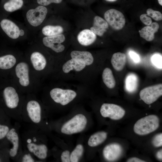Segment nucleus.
Wrapping results in <instances>:
<instances>
[{
  "instance_id": "f257e3e1",
  "label": "nucleus",
  "mask_w": 162,
  "mask_h": 162,
  "mask_svg": "<svg viewBox=\"0 0 162 162\" xmlns=\"http://www.w3.org/2000/svg\"><path fill=\"white\" fill-rule=\"evenodd\" d=\"M26 96L10 79L0 78V105L10 118L22 122L21 113Z\"/></svg>"
},
{
  "instance_id": "f03ea898",
  "label": "nucleus",
  "mask_w": 162,
  "mask_h": 162,
  "mask_svg": "<svg viewBox=\"0 0 162 162\" xmlns=\"http://www.w3.org/2000/svg\"><path fill=\"white\" fill-rule=\"evenodd\" d=\"M8 78L24 94H33L38 88V77L33 73L28 62L19 61Z\"/></svg>"
},
{
  "instance_id": "7ed1b4c3",
  "label": "nucleus",
  "mask_w": 162,
  "mask_h": 162,
  "mask_svg": "<svg viewBox=\"0 0 162 162\" xmlns=\"http://www.w3.org/2000/svg\"><path fill=\"white\" fill-rule=\"evenodd\" d=\"M44 114L43 107L40 101L33 94H27L21 113V119L30 128L42 130Z\"/></svg>"
},
{
  "instance_id": "20e7f679",
  "label": "nucleus",
  "mask_w": 162,
  "mask_h": 162,
  "mask_svg": "<svg viewBox=\"0 0 162 162\" xmlns=\"http://www.w3.org/2000/svg\"><path fill=\"white\" fill-rule=\"evenodd\" d=\"M21 138L23 149L30 152L39 162L47 158L48 149L43 142L41 131L30 128L22 133Z\"/></svg>"
},
{
  "instance_id": "39448f33",
  "label": "nucleus",
  "mask_w": 162,
  "mask_h": 162,
  "mask_svg": "<svg viewBox=\"0 0 162 162\" xmlns=\"http://www.w3.org/2000/svg\"><path fill=\"white\" fill-rule=\"evenodd\" d=\"M20 127L19 123H15L5 137L10 145L8 150L9 156L16 162L23 151L21 138L19 133Z\"/></svg>"
},
{
  "instance_id": "423d86ee",
  "label": "nucleus",
  "mask_w": 162,
  "mask_h": 162,
  "mask_svg": "<svg viewBox=\"0 0 162 162\" xmlns=\"http://www.w3.org/2000/svg\"><path fill=\"white\" fill-rule=\"evenodd\" d=\"M159 119L155 115L146 116L138 120L135 123L134 130L136 134L144 135L157 130L159 126Z\"/></svg>"
},
{
  "instance_id": "0eeeda50",
  "label": "nucleus",
  "mask_w": 162,
  "mask_h": 162,
  "mask_svg": "<svg viewBox=\"0 0 162 162\" xmlns=\"http://www.w3.org/2000/svg\"><path fill=\"white\" fill-rule=\"evenodd\" d=\"M87 123V118L85 116L77 114L62 126L61 131L68 135L80 132L85 128Z\"/></svg>"
},
{
  "instance_id": "6e6552de",
  "label": "nucleus",
  "mask_w": 162,
  "mask_h": 162,
  "mask_svg": "<svg viewBox=\"0 0 162 162\" xmlns=\"http://www.w3.org/2000/svg\"><path fill=\"white\" fill-rule=\"evenodd\" d=\"M49 94L50 97L55 102L63 106L69 103L76 96V93L73 90L58 88H52Z\"/></svg>"
},
{
  "instance_id": "1a4fd4ad",
  "label": "nucleus",
  "mask_w": 162,
  "mask_h": 162,
  "mask_svg": "<svg viewBox=\"0 0 162 162\" xmlns=\"http://www.w3.org/2000/svg\"><path fill=\"white\" fill-rule=\"evenodd\" d=\"M104 17L108 24L115 30H121L125 25V19L124 15L116 9H111L106 11Z\"/></svg>"
},
{
  "instance_id": "9d476101",
  "label": "nucleus",
  "mask_w": 162,
  "mask_h": 162,
  "mask_svg": "<svg viewBox=\"0 0 162 162\" xmlns=\"http://www.w3.org/2000/svg\"><path fill=\"white\" fill-rule=\"evenodd\" d=\"M162 95V84L146 87L142 90L140 93L141 99L148 104L154 103Z\"/></svg>"
},
{
  "instance_id": "9b49d317",
  "label": "nucleus",
  "mask_w": 162,
  "mask_h": 162,
  "mask_svg": "<svg viewBox=\"0 0 162 162\" xmlns=\"http://www.w3.org/2000/svg\"><path fill=\"white\" fill-rule=\"evenodd\" d=\"M18 62L16 57L11 54L0 56V78H8Z\"/></svg>"
},
{
  "instance_id": "f8f14e48",
  "label": "nucleus",
  "mask_w": 162,
  "mask_h": 162,
  "mask_svg": "<svg viewBox=\"0 0 162 162\" xmlns=\"http://www.w3.org/2000/svg\"><path fill=\"white\" fill-rule=\"evenodd\" d=\"M100 113L104 117H109L114 120H118L123 117L125 110L120 106L114 104L104 103L101 106Z\"/></svg>"
},
{
  "instance_id": "ddd939ff",
  "label": "nucleus",
  "mask_w": 162,
  "mask_h": 162,
  "mask_svg": "<svg viewBox=\"0 0 162 162\" xmlns=\"http://www.w3.org/2000/svg\"><path fill=\"white\" fill-rule=\"evenodd\" d=\"M47 13V8L44 6L40 5L34 9L29 10L26 13V17L30 24L36 27L43 22Z\"/></svg>"
},
{
  "instance_id": "4468645a",
  "label": "nucleus",
  "mask_w": 162,
  "mask_h": 162,
  "mask_svg": "<svg viewBox=\"0 0 162 162\" xmlns=\"http://www.w3.org/2000/svg\"><path fill=\"white\" fill-rule=\"evenodd\" d=\"M29 62H28L32 72L38 77L39 74L45 69L47 64L45 57L38 51L32 53L30 56Z\"/></svg>"
},
{
  "instance_id": "2eb2a0df",
  "label": "nucleus",
  "mask_w": 162,
  "mask_h": 162,
  "mask_svg": "<svg viewBox=\"0 0 162 162\" xmlns=\"http://www.w3.org/2000/svg\"><path fill=\"white\" fill-rule=\"evenodd\" d=\"M65 40L64 36L61 34L45 37L43 39L42 41L45 46L55 52L58 53L63 51L65 49L64 45L61 44Z\"/></svg>"
},
{
  "instance_id": "dca6fc26",
  "label": "nucleus",
  "mask_w": 162,
  "mask_h": 162,
  "mask_svg": "<svg viewBox=\"0 0 162 162\" xmlns=\"http://www.w3.org/2000/svg\"><path fill=\"white\" fill-rule=\"evenodd\" d=\"M122 152V146L117 143L107 145L104 148L103 155L104 158L109 161L117 160L121 155Z\"/></svg>"
},
{
  "instance_id": "f3484780",
  "label": "nucleus",
  "mask_w": 162,
  "mask_h": 162,
  "mask_svg": "<svg viewBox=\"0 0 162 162\" xmlns=\"http://www.w3.org/2000/svg\"><path fill=\"white\" fill-rule=\"evenodd\" d=\"M1 27L5 33L13 39L17 38L20 36V31L19 27L11 21L3 20L1 22Z\"/></svg>"
},
{
  "instance_id": "a211bd4d",
  "label": "nucleus",
  "mask_w": 162,
  "mask_h": 162,
  "mask_svg": "<svg viewBox=\"0 0 162 162\" xmlns=\"http://www.w3.org/2000/svg\"><path fill=\"white\" fill-rule=\"evenodd\" d=\"M108 27V24L105 20L100 16H96L94 18L93 26L90 30L95 34L101 36Z\"/></svg>"
},
{
  "instance_id": "6ab92c4d",
  "label": "nucleus",
  "mask_w": 162,
  "mask_h": 162,
  "mask_svg": "<svg viewBox=\"0 0 162 162\" xmlns=\"http://www.w3.org/2000/svg\"><path fill=\"white\" fill-rule=\"evenodd\" d=\"M159 28L158 24L156 22L152 23L149 26L143 28L139 31L141 37L147 41L152 40L154 37V33L157 32Z\"/></svg>"
},
{
  "instance_id": "aec40b11",
  "label": "nucleus",
  "mask_w": 162,
  "mask_h": 162,
  "mask_svg": "<svg viewBox=\"0 0 162 162\" xmlns=\"http://www.w3.org/2000/svg\"><path fill=\"white\" fill-rule=\"evenodd\" d=\"M77 39L81 45L87 46L91 44L95 41L96 35L90 30L85 29L79 33Z\"/></svg>"
},
{
  "instance_id": "412c9836",
  "label": "nucleus",
  "mask_w": 162,
  "mask_h": 162,
  "mask_svg": "<svg viewBox=\"0 0 162 162\" xmlns=\"http://www.w3.org/2000/svg\"><path fill=\"white\" fill-rule=\"evenodd\" d=\"M86 66V65L82 61L72 58L63 64L62 69L64 73H68L73 70L77 71H81Z\"/></svg>"
},
{
  "instance_id": "4be33fe9",
  "label": "nucleus",
  "mask_w": 162,
  "mask_h": 162,
  "mask_svg": "<svg viewBox=\"0 0 162 162\" xmlns=\"http://www.w3.org/2000/svg\"><path fill=\"white\" fill-rule=\"evenodd\" d=\"M70 56L72 58L82 61L86 65L91 64L94 61L92 55L88 51L74 50L71 52Z\"/></svg>"
},
{
  "instance_id": "5701e85b",
  "label": "nucleus",
  "mask_w": 162,
  "mask_h": 162,
  "mask_svg": "<svg viewBox=\"0 0 162 162\" xmlns=\"http://www.w3.org/2000/svg\"><path fill=\"white\" fill-rule=\"evenodd\" d=\"M126 61L125 54L120 52L114 53L111 59V62L113 67L118 71H121L123 69Z\"/></svg>"
},
{
  "instance_id": "b1692460",
  "label": "nucleus",
  "mask_w": 162,
  "mask_h": 162,
  "mask_svg": "<svg viewBox=\"0 0 162 162\" xmlns=\"http://www.w3.org/2000/svg\"><path fill=\"white\" fill-rule=\"evenodd\" d=\"M138 82V78L137 76L133 73L129 74L126 77L125 80L126 90L130 93L134 92L137 88Z\"/></svg>"
},
{
  "instance_id": "393cba45",
  "label": "nucleus",
  "mask_w": 162,
  "mask_h": 162,
  "mask_svg": "<svg viewBox=\"0 0 162 162\" xmlns=\"http://www.w3.org/2000/svg\"><path fill=\"white\" fill-rule=\"evenodd\" d=\"M107 136V134L105 132H97L91 136L88 141V144L91 147L96 146L104 142Z\"/></svg>"
},
{
  "instance_id": "a878e982",
  "label": "nucleus",
  "mask_w": 162,
  "mask_h": 162,
  "mask_svg": "<svg viewBox=\"0 0 162 162\" xmlns=\"http://www.w3.org/2000/svg\"><path fill=\"white\" fill-rule=\"evenodd\" d=\"M103 81L109 88H112L116 85V81L111 70L109 68H105L102 75Z\"/></svg>"
},
{
  "instance_id": "bb28decb",
  "label": "nucleus",
  "mask_w": 162,
  "mask_h": 162,
  "mask_svg": "<svg viewBox=\"0 0 162 162\" xmlns=\"http://www.w3.org/2000/svg\"><path fill=\"white\" fill-rule=\"evenodd\" d=\"M63 31V28L59 26L47 25L44 27L42 29V32L47 36H53L61 34Z\"/></svg>"
},
{
  "instance_id": "cd10ccee",
  "label": "nucleus",
  "mask_w": 162,
  "mask_h": 162,
  "mask_svg": "<svg viewBox=\"0 0 162 162\" xmlns=\"http://www.w3.org/2000/svg\"><path fill=\"white\" fill-rule=\"evenodd\" d=\"M23 3L22 0H10L5 3L4 8L7 11L12 12L20 8Z\"/></svg>"
},
{
  "instance_id": "c85d7f7f",
  "label": "nucleus",
  "mask_w": 162,
  "mask_h": 162,
  "mask_svg": "<svg viewBox=\"0 0 162 162\" xmlns=\"http://www.w3.org/2000/svg\"><path fill=\"white\" fill-rule=\"evenodd\" d=\"M83 146L81 144L78 145L70 154V162H78L83 154Z\"/></svg>"
},
{
  "instance_id": "c756f323",
  "label": "nucleus",
  "mask_w": 162,
  "mask_h": 162,
  "mask_svg": "<svg viewBox=\"0 0 162 162\" xmlns=\"http://www.w3.org/2000/svg\"><path fill=\"white\" fill-rule=\"evenodd\" d=\"M17 162H39L31 153L24 149H23L22 153L18 158Z\"/></svg>"
},
{
  "instance_id": "7c9ffc66",
  "label": "nucleus",
  "mask_w": 162,
  "mask_h": 162,
  "mask_svg": "<svg viewBox=\"0 0 162 162\" xmlns=\"http://www.w3.org/2000/svg\"><path fill=\"white\" fill-rule=\"evenodd\" d=\"M147 15L156 21L161 20L162 14L159 11L154 10L151 8H148L146 10Z\"/></svg>"
},
{
  "instance_id": "2f4dec72",
  "label": "nucleus",
  "mask_w": 162,
  "mask_h": 162,
  "mask_svg": "<svg viewBox=\"0 0 162 162\" xmlns=\"http://www.w3.org/2000/svg\"><path fill=\"white\" fill-rule=\"evenodd\" d=\"M151 61L156 67L162 68V56L160 55L156 54L153 55L151 58Z\"/></svg>"
},
{
  "instance_id": "473e14b6",
  "label": "nucleus",
  "mask_w": 162,
  "mask_h": 162,
  "mask_svg": "<svg viewBox=\"0 0 162 162\" xmlns=\"http://www.w3.org/2000/svg\"><path fill=\"white\" fill-rule=\"evenodd\" d=\"M12 127L11 125L0 123V140L5 138L7 134Z\"/></svg>"
},
{
  "instance_id": "72a5a7b5",
  "label": "nucleus",
  "mask_w": 162,
  "mask_h": 162,
  "mask_svg": "<svg viewBox=\"0 0 162 162\" xmlns=\"http://www.w3.org/2000/svg\"><path fill=\"white\" fill-rule=\"evenodd\" d=\"M153 146L156 147H159L162 145V134L160 133L155 135L152 140Z\"/></svg>"
},
{
  "instance_id": "f704fd0d",
  "label": "nucleus",
  "mask_w": 162,
  "mask_h": 162,
  "mask_svg": "<svg viewBox=\"0 0 162 162\" xmlns=\"http://www.w3.org/2000/svg\"><path fill=\"white\" fill-rule=\"evenodd\" d=\"M140 19L141 21L145 25L148 26L151 24L152 20L146 14H143L140 16Z\"/></svg>"
},
{
  "instance_id": "c9c22d12",
  "label": "nucleus",
  "mask_w": 162,
  "mask_h": 162,
  "mask_svg": "<svg viewBox=\"0 0 162 162\" xmlns=\"http://www.w3.org/2000/svg\"><path fill=\"white\" fill-rule=\"evenodd\" d=\"M62 0H37V3L42 6H47L51 3H59Z\"/></svg>"
},
{
  "instance_id": "e433bc0d",
  "label": "nucleus",
  "mask_w": 162,
  "mask_h": 162,
  "mask_svg": "<svg viewBox=\"0 0 162 162\" xmlns=\"http://www.w3.org/2000/svg\"><path fill=\"white\" fill-rule=\"evenodd\" d=\"M70 154L69 151L65 150L62 153L61 156V161L62 162H70Z\"/></svg>"
},
{
  "instance_id": "4c0bfd02",
  "label": "nucleus",
  "mask_w": 162,
  "mask_h": 162,
  "mask_svg": "<svg viewBox=\"0 0 162 162\" xmlns=\"http://www.w3.org/2000/svg\"><path fill=\"white\" fill-rule=\"evenodd\" d=\"M130 58L135 63H138L140 61V58L139 55L135 52L130 51L129 52Z\"/></svg>"
},
{
  "instance_id": "58836bf2",
  "label": "nucleus",
  "mask_w": 162,
  "mask_h": 162,
  "mask_svg": "<svg viewBox=\"0 0 162 162\" xmlns=\"http://www.w3.org/2000/svg\"><path fill=\"white\" fill-rule=\"evenodd\" d=\"M127 162H145L146 161L142 160L138 158L132 157L128 159L127 161Z\"/></svg>"
},
{
  "instance_id": "ea45409f",
  "label": "nucleus",
  "mask_w": 162,
  "mask_h": 162,
  "mask_svg": "<svg viewBox=\"0 0 162 162\" xmlns=\"http://www.w3.org/2000/svg\"><path fill=\"white\" fill-rule=\"evenodd\" d=\"M157 158L160 160L162 159V149L158 151L156 154Z\"/></svg>"
},
{
  "instance_id": "a19ab883",
  "label": "nucleus",
  "mask_w": 162,
  "mask_h": 162,
  "mask_svg": "<svg viewBox=\"0 0 162 162\" xmlns=\"http://www.w3.org/2000/svg\"><path fill=\"white\" fill-rule=\"evenodd\" d=\"M159 4L161 6H162V0H158Z\"/></svg>"
},
{
  "instance_id": "79ce46f5",
  "label": "nucleus",
  "mask_w": 162,
  "mask_h": 162,
  "mask_svg": "<svg viewBox=\"0 0 162 162\" xmlns=\"http://www.w3.org/2000/svg\"><path fill=\"white\" fill-rule=\"evenodd\" d=\"M106 1L110 2H113L116 1L117 0H106Z\"/></svg>"
},
{
  "instance_id": "37998d69",
  "label": "nucleus",
  "mask_w": 162,
  "mask_h": 162,
  "mask_svg": "<svg viewBox=\"0 0 162 162\" xmlns=\"http://www.w3.org/2000/svg\"><path fill=\"white\" fill-rule=\"evenodd\" d=\"M1 161H2V160H1V158H0V162H1Z\"/></svg>"
}]
</instances>
